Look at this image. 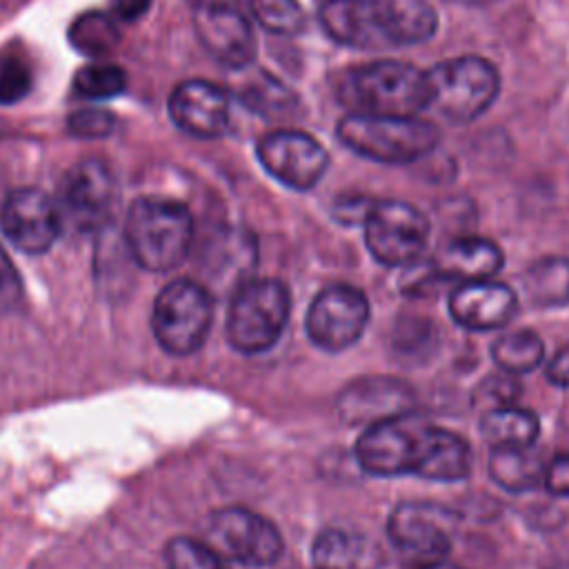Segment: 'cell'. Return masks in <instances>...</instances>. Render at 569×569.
Instances as JSON below:
<instances>
[{
  "label": "cell",
  "instance_id": "cell-25",
  "mask_svg": "<svg viewBox=\"0 0 569 569\" xmlns=\"http://www.w3.org/2000/svg\"><path fill=\"white\" fill-rule=\"evenodd\" d=\"M522 289L533 307L556 309L569 305V258H538L525 269Z\"/></svg>",
  "mask_w": 569,
  "mask_h": 569
},
{
  "label": "cell",
  "instance_id": "cell-28",
  "mask_svg": "<svg viewBox=\"0 0 569 569\" xmlns=\"http://www.w3.org/2000/svg\"><path fill=\"white\" fill-rule=\"evenodd\" d=\"M242 102L262 113V116H280L291 111V104L296 102V96L273 76H269L267 71L258 69L256 78L247 80L242 91H240Z\"/></svg>",
  "mask_w": 569,
  "mask_h": 569
},
{
  "label": "cell",
  "instance_id": "cell-11",
  "mask_svg": "<svg viewBox=\"0 0 569 569\" xmlns=\"http://www.w3.org/2000/svg\"><path fill=\"white\" fill-rule=\"evenodd\" d=\"M369 316V300L358 287L331 282L311 300L305 316V329L318 349L338 353L362 338Z\"/></svg>",
  "mask_w": 569,
  "mask_h": 569
},
{
  "label": "cell",
  "instance_id": "cell-4",
  "mask_svg": "<svg viewBox=\"0 0 569 569\" xmlns=\"http://www.w3.org/2000/svg\"><path fill=\"white\" fill-rule=\"evenodd\" d=\"M340 91L356 113L418 116L427 109L425 71L405 60L367 62L347 73Z\"/></svg>",
  "mask_w": 569,
  "mask_h": 569
},
{
  "label": "cell",
  "instance_id": "cell-39",
  "mask_svg": "<svg viewBox=\"0 0 569 569\" xmlns=\"http://www.w3.org/2000/svg\"><path fill=\"white\" fill-rule=\"evenodd\" d=\"M409 569H465L458 565H451L447 560H438V562H425V565H411Z\"/></svg>",
  "mask_w": 569,
  "mask_h": 569
},
{
  "label": "cell",
  "instance_id": "cell-24",
  "mask_svg": "<svg viewBox=\"0 0 569 569\" xmlns=\"http://www.w3.org/2000/svg\"><path fill=\"white\" fill-rule=\"evenodd\" d=\"M480 433L491 447H531L540 433V420L525 407L502 405L482 413Z\"/></svg>",
  "mask_w": 569,
  "mask_h": 569
},
{
  "label": "cell",
  "instance_id": "cell-8",
  "mask_svg": "<svg viewBox=\"0 0 569 569\" xmlns=\"http://www.w3.org/2000/svg\"><path fill=\"white\" fill-rule=\"evenodd\" d=\"M204 545L222 560L244 567L276 565L284 551L278 527L247 507H224L209 516Z\"/></svg>",
  "mask_w": 569,
  "mask_h": 569
},
{
  "label": "cell",
  "instance_id": "cell-5",
  "mask_svg": "<svg viewBox=\"0 0 569 569\" xmlns=\"http://www.w3.org/2000/svg\"><path fill=\"white\" fill-rule=\"evenodd\" d=\"M427 109L449 122L465 124L480 118L500 93L496 64L480 56H458L425 71Z\"/></svg>",
  "mask_w": 569,
  "mask_h": 569
},
{
  "label": "cell",
  "instance_id": "cell-6",
  "mask_svg": "<svg viewBox=\"0 0 569 569\" xmlns=\"http://www.w3.org/2000/svg\"><path fill=\"white\" fill-rule=\"evenodd\" d=\"M291 296L276 278H251L236 287L227 311V340L247 356L269 351L282 336Z\"/></svg>",
  "mask_w": 569,
  "mask_h": 569
},
{
  "label": "cell",
  "instance_id": "cell-22",
  "mask_svg": "<svg viewBox=\"0 0 569 569\" xmlns=\"http://www.w3.org/2000/svg\"><path fill=\"white\" fill-rule=\"evenodd\" d=\"M311 558L320 569H376L380 565V553L369 538L340 527H327L316 536Z\"/></svg>",
  "mask_w": 569,
  "mask_h": 569
},
{
  "label": "cell",
  "instance_id": "cell-14",
  "mask_svg": "<svg viewBox=\"0 0 569 569\" xmlns=\"http://www.w3.org/2000/svg\"><path fill=\"white\" fill-rule=\"evenodd\" d=\"M264 171L296 191L313 189L329 167L327 149L305 131L273 129L256 147Z\"/></svg>",
  "mask_w": 569,
  "mask_h": 569
},
{
  "label": "cell",
  "instance_id": "cell-34",
  "mask_svg": "<svg viewBox=\"0 0 569 569\" xmlns=\"http://www.w3.org/2000/svg\"><path fill=\"white\" fill-rule=\"evenodd\" d=\"M67 127L73 136H80V138H102V136L111 133L113 116L107 109L87 107V109L73 111L67 118Z\"/></svg>",
  "mask_w": 569,
  "mask_h": 569
},
{
  "label": "cell",
  "instance_id": "cell-37",
  "mask_svg": "<svg viewBox=\"0 0 569 569\" xmlns=\"http://www.w3.org/2000/svg\"><path fill=\"white\" fill-rule=\"evenodd\" d=\"M153 0H109V13L120 22L140 20Z\"/></svg>",
  "mask_w": 569,
  "mask_h": 569
},
{
  "label": "cell",
  "instance_id": "cell-3",
  "mask_svg": "<svg viewBox=\"0 0 569 569\" xmlns=\"http://www.w3.org/2000/svg\"><path fill=\"white\" fill-rule=\"evenodd\" d=\"M336 133L353 153L385 164H409L429 156L440 131L433 122L418 116H382V113H347Z\"/></svg>",
  "mask_w": 569,
  "mask_h": 569
},
{
  "label": "cell",
  "instance_id": "cell-10",
  "mask_svg": "<svg viewBox=\"0 0 569 569\" xmlns=\"http://www.w3.org/2000/svg\"><path fill=\"white\" fill-rule=\"evenodd\" d=\"M431 422L413 411L367 425L356 440V460L371 476H416Z\"/></svg>",
  "mask_w": 569,
  "mask_h": 569
},
{
  "label": "cell",
  "instance_id": "cell-2",
  "mask_svg": "<svg viewBox=\"0 0 569 569\" xmlns=\"http://www.w3.org/2000/svg\"><path fill=\"white\" fill-rule=\"evenodd\" d=\"M193 242V218L182 202L142 196L136 198L124 218V247L147 271H171L189 253Z\"/></svg>",
  "mask_w": 569,
  "mask_h": 569
},
{
  "label": "cell",
  "instance_id": "cell-13",
  "mask_svg": "<svg viewBox=\"0 0 569 569\" xmlns=\"http://www.w3.org/2000/svg\"><path fill=\"white\" fill-rule=\"evenodd\" d=\"M56 204L62 227L71 224L78 231H98L113 218L118 204L116 178L102 162L82 160L64 173Z\"/></svg>",
  "mask_w": 569,
  "mask_h": 569
},
{
  "label": "cell",
  "instance_id": "cell-18",
  "mask_svg": "<svg viewBox=\"0 0 569 569\" xmlns=\"http://www.w3.org/2000/svg\"><path fill=\"white\" fill-rule=\"evenodd\" d=\"M169 116L193 138H218L229 127L231 102L222 87L209 80H184L169 96Z\"/></svg>",
  "mask_w": 569,
  "mask_h": 569
},
{
  "label": "cell",
  "instance_id": "cell-36",
  "mask_svg": "<svg viewBox=\"0 0 569 569\" xmlns=\"http://www.w3.org/2000/svg\"><path fill=\"white\" fill-rule=\"evenodd\" d=\"M542 485L551 496H569V453H558L545 465Z\"/></svg>",
  "mask_w": 569,
  "mask_h": 569
},
{
  "label": "cell",
  "instance_id": "cell-12",
  "mask_svg": "<svg viewBox=\"0 0 569 569\" xmlns=\"http://www.w3.org/2000/svg\"><path fill=\"white\" fill-rule=\"evenodd\" d=\"M456 516L433 502H400L389 513L387 536L411 565L445 560L451 551Z\"/></svg>",
  "mask_w": 569,
  "mask_h": 569
},
{
  "label": "cell",
  "instance_id": "cell-30",
  "mask_svg": "<svg viewBox=\"0 0 569 569\" xmlns=\"http://www.w3.org/2000/svg\"><path fill=\"white\" fill-rule=\"evenodd\" d=\"M256 22L280 36H296L305 27V11L298 0H249Z\"/></svg>",
  "mask_w": 569,
  "mask_h": 569
},
{
  "label": "cell",
  "instance_id": "cell-21",
  "mask_svg": "<svg viewBox=\"0 0 569 569\" xmlns=\"http://www.w3.org/2000/svg\"><path fill=\"white\" fill-rule=\"evenodd\" d=\"M471 471L469 442L442 427L431 425L425 438V447L416 467V476L438 482L465 480Z\"/></svg>",
  "mask_w": 569,
  "mask_h": 569
},
{
  "label": "cell",
  "instance_id": "cell-40",
  "mask_svg": "<svg viewBox=\"0 0 569 569\" xmlns=\"http://www.w3.org/2000/svg\"><path fill=\"white\" fill-rule=\"evenodd\" d=\"M309 569H320V567H316V565H313V567H309Z\"/></svg>",
  "mask_w": 569,
  "mask_h": 569
},
{
  "label": "cell",
  "instance_id": "cell-17",
  "mask_svg": "<svg viewBox=\"0 0 569 569\" xmlns=\"http://www.w3.org/2000/svg\"><path fill=\"white\" fill-rule=\"evenodd\" d=\"M338 416L347 425H373L413 411V389L398 378L369 376L347 385L336 400Z\"/></svg>",
  "mask_w": 569,
  "mask_h": 569
},
{
  "label": "cell",
  "instance_id": "cell-23",
  "mask_svg": "<svg viewBox=\"0 0 569 569\" xmlns=\"http://www.w3.org/2000/svg\"><path fill=\"white\" fill-rule=\"evenodd\" d=\"M487 469L498 487L522 493L542 485L545 460L531 447H491Z\"/></svg>",
  "mask_w": 569,
  "mask_h": 569
},
{
  "label": "cell",
  "instance_id": "cell-29",
  "mask_svg": "<svg viewBox=\"0 0 569 569\" xmlns=\"http://www.w3.org/2000/svg\"><path fill=\"white\" fill-rule=\"evenodd\" d=\"M124 87H127L124 69L109 62H89L80 67L73 78L76 93L87 100L116 98L124 91Z\"/></svg>",
  "mask_w": 569,
  "mask_h": 569
},
{
  "label": "cell",
  "instance_id": "cell-26",
  "mask_svg": "<svg viewBox=\"0 0 569 569\" xmlns=\"http://www.w3.org/2000/svg\"><path fill=\"white\" fill-rule=\"evenodd\" d=\"M491 358L500 371L520 376L538 369L545 358V342L531 329H518L502 333L493 347Z\"/></svg>",
  "mask_w": 569,
  "mask_h": 569
},
{
  "label": "cell",
  "instance_id": "cell-19",
  "mask_svg": "<svg viewBox=\"0 0 569 569\" xmlns=\"http://www.w3.org/2000/svg\"><path fill=\"white\" fill-rule=\"evenodd\" d=\"M518 309V296L496 280L460 282L449 296L451 318L469 331H489L505 327Z\"/></svg>",
  "mask_w": 569,
  "mask_h": 569
},
{
  "label": "cell",
  "instance_id": "cell-33",
  "mask_svg": "<svg viewBox=\"0 0 569 569\" xmlns=\"http://www.w3.org/2000/svg\"><path fill=\"white\" fill-rule=\"evenodd\" d=\"M518 393H520V385H518L516 376L500 371V373L489 376L480 382V387L476 389L473 400H476L478 407H482L487 411V409H493V407L513 405Z\"/></svg>",
  "mask_w": 569,
  "mask_h": 569
},
{
  "label": "cell",
  "instance_id": "cell-32",
  "mask_svg": "<svg viewBox=\"0 0 569 569\" xmlns=\"http://www.w3.org/2000/svg\"><path fill=\"white\" fill-rule=\"evenodd\" d=\"M167 567L169 569H229L211 547L193 538H173L167 545Z\"/></svg>",
  "mask_w": 569,
  "mask_h": 569
},
{
  "label": "cell",
  "instance_id": "cell-15",
  "mask_svg": "<svg viewBox=\"0 0 569 569\" xmlns=\"http://www.w3.org/2000/svg\"><path fill=\"white\" fill-rule=\"evenodd\" d=\"M193 27L204 49L224 67L244 69L253 62V27L236 0H200Z\"/></svg>",
  "mask_w": 569,
  "mask_h": 569
},
{
  "label": "cell",
  "instance_id": "cell-27",
  "mask_svg": "<svg viewBox=\"0 0 569 569\" xmlns=\"http://www.w3.org/2000/svg\"><path fill=\"white\" fill-rule=\"evenodd\" d=\"M69 42L89 58H104L118 47L120 29L109 11H89L69 27Z\"/></svg>",
  "mask_w": 569,
  "mask_h": 569
},
{
  "label": "cell",
  "instance_id": "cell-31",
  "mask_svg": "<svg viewBox=\"0 0 569 569\" xmlns=\"http://www.w3.org/2000/svg\"><path fill=\"white\" fill-rule=\"evenodd\" d=\"M33 84V69L29 58L22 51H2L0 53V102L16 104L20 102Z\"/></svg>",
  "mask_w": 569,
  "mask_h": 569
},
{
  "label": "cell",
  "instance_id": "cell-7",
  "mask_svg": "<svg viewBox=\"0 0 569 569\" xmlns=\"http://www.w3.org/2000/svg\"><path fill=\"white\" fill-rule=\"evenodd\" d=\"M211 320V293L196 280H171L153 300L151 329L158 345L171 356H189L198 351L209 333Z\"/></svg>",
  "mask_w": 569,
  "mask_h": 569
},
{
  "label": "cell",
  "instance_id": "cell-35",
  "mask_svg": "<svg viewBox=\"0 0 569 569\" xmlns=\"http://www.w3.org/2000/svg\"><path fill=\"white\" fill-rule=\"evenodd\" d=\"M20 298V276L7 251L0 247V309H9Z\"/></svg>",
  "mask_w": 569,
  "mask_h": 569
},
{
  "label": "cell",
  "instance_id": "cell-9",
  "mask_svg": "<svg viewBox=\"0 0 569 569\" xmlns=\"http://www.w3.org/2000/svg\"><path fill=\"white\" fill-rule=\"evenodd\" d=\"M360 224L369 253L385 267L418 262L431 236L427 216L402 200H371Z\"/></svg>",
  "mask_w": 569,
  "mask_h": 569
},
{
  "label": "cell",
  "instance_id": "cell-16",
  "mask_svg": "<svg viewBox=\"0 0 569 569\" xmlns=\"http://www.w3.org/2000/svg\"><path fill=\"white\" fill-rule=\"evenodd\" d=\"M0 227L7 240L31 256L53 247L62 231V218L56 200L36 187L11 191L0 209Z\"/></svg>",
  "mask_w": 569,
  "mask_h": 569
},
{
  "label": "cell",
  "instance_id": "cell-38",
  "mask_svg": "<svg viewBox=\"0 0 569 569\" xmlns=\"http://www.w3.org/2000/svg\"><path fill=\"white\" fill-rule=\"evenodd\" d=\"M547 378L556 387H569V347L560 349L547 365Z\"/></svg>",
  "mask_w": 569,
  "mask_h": 569
},
{
  "label": "cell",
  "instance_id": "cell-1",
  "mask_svg": "<svg viewBox=\"0 0 569 569\" xmlns=\"http://www.w3.org/2000/svg\"><path fill=\"white\" fill-rule=\"evenodd\" d=\"M318 20L331 40L353 49L418 44L438 29L427 0H325Z\"/></svg>",
  "mask_w": 569,
  "mask_h": 569
},
{
  "label": "cell",
  "instance_id": "cell-20",
  "mask_svg": "<svg viewBox=\"0 0 569 569\" xmlns=\"http://www.w3.org/2000/svg\"><path fill=\"white\" fill-rule=\"evenodd\" d=\"M502 260V251L493 240L465 236L447 242L431 264L447 282H469L493 278L500 271Z\"/></svg>",
  "mask_w": 569,
  "mask_h": 569
}]
</instances>
